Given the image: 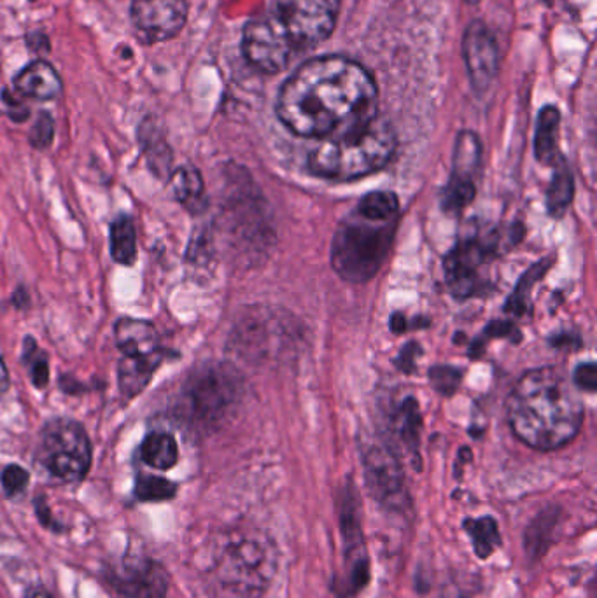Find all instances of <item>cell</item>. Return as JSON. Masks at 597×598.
Segmentation results:
<instances>
[{
  "label": "cell",
  "instance_id": "1",
  "mask_svg": "<svg viewBox=\"0 0 597 598\" xmlns=\"http://www.w3.org/2000/svg\"><path fill=\"white\" fill-rule=\"evenodd\" d=\"M379 91L370 72L345 56L303 63L282 84L277 116L305 139H333L377 118Z\"/></svg>",
  "mask_w": 597,
  "mask_h": 598
},
{
  "label": "cell",
  "instance_id": "2",
  "mask_svg": "<svg viewBox=\"0 0 597 598\" xmlns=\"http://www.w3.org/2000/svg\"><path fill=\"white\" fill-rule=\"evenodd\" d=\"M513 434L534 450H557L576 438L583 403L559 369H533L520 378L506 403Z\"/></svg>",
  "mask_w": 597,
  "mask_h": 598
},
{
  "label": "cell",
  "instance_id": "3",
  "mask_svg": "<svg viewBox=\"0 0 597 598\" xmlns=\"http://www.w3.org/2000/svg\"><path fill=\"white\" fill-rule=\"evenodd\" d=\"M398 223V196L391 191H373L363 196L333 235V270L351 284L372 280L391 251Z\"/></svg>",
  "mask_w": 597,
  "mask_h": 598
},
{
  "label": "cell",
  "instance_id": "4",
  "mask_svg": "<svg viewBox=\"0 0 597 598\" xmlns=\"http://www.w3.org/2000/svg\"><path fill=\"white\" fill-rule=\"evenodd\" d=\"M279 553L274 541L258 529H233L212 550L211 574L223 592L235 598H258L267 590Z\"/></svg>",
  "mask_w": 597,
  "mask_h": 598
},
{
  "label": "cell",
  "instance_id": "5",
  "mask_svg": "<svg viewBox=\"0 0 597 598\" xmlns=\"http://www.w3.org/2000/svg\"><path fill=\"white\" fill-rule=\"evenodd\" d=\"M244 397V376L230 362L200 364L184 380L176 417L188 431L211 434L225 424Z\"/></svg>",
  "mask_w": 597,
  "mask_h": 598
},
{
  "label": "cell",
  "instance_id": "6",
  "mask_svg": "<svg viewBox=\"0 0 597 598\" xmlns=\"http://www.w3.org/2000/svg\"><path fill=\"white\" fill-rule=\"evenodd\" d=\"M398 139L393 126L375 118L356 132L323 140L309 156L312 174L333 181H352L375 174L393 160Z\"/></svg>",
  "mask_w": 597,
  "mask_h": 598
},
{
  "label": "cell",
  "instance_id": "7",
  "mask_svg": "<svg viewBox=\"0 0 597 598\" xmlns=\"http://www.w3.org/2000/svg\"><path fill=\"white\" fill-rule=\"evenodd\" d=\"M34 460L51 480L64 485L81 483L92 469V441L78 420L50 418L39 432Z\"/></svg>",
  "mask_w": 597,
  "mask_h": 598
},
{
  "label": "cell",
  "instance_id": "8",
  "mask_svg": "<svg viewBox=\"0 0 597 598\" xmlns=\"http://www.w3.org/2000/svg\"><path fill=\"white\" fill-rule=\"evenodd\" d=\"M338 9L340 0H272L268 18L300 53L330 37L337 25Z\"/></svg>",
  "mask_w": 597,
  "mask_h": 598
},
{
  "label": "cell",
  "instance_id": "9",
  "mask_svg": "<svg viewBox=\"0 0 597 598\" xmlns=\"http://www.w3.org/2000/svg\"><path fill=\"white\" fill-rule=\"evenodd\" d=\"M338 508L340 536L344 544V569L340 576L333 579L331 588L338 598H352L363 592L372 579V564L361 523V501L352 483L342 490Z\"/></svg>",
  "mask_w": 597,
  "mask_h": 598
},
{
  "label": "cell",
  "instance_id": "10",
  "mask_svg": "<svg viewBox=\"0 0 597 598\" xmlns=\"http://www.w3.org/2000/svg\"><path fill=\"white\" fill-rule=\"evenodd\" d=\"M363 471L368 494L380 508L396 515H405L412 508L403 467L391 448L368 446L363 452Z\"/></svg>",
  "mask_w": 597,
  "mask_h": 598
},
{
  "label": "cell",
  "instance_id": "11",
  "mask_svg": "<svg viewBox=\"0 0 597 598\" xmlns=\"http://www.w3.org/2000/svg\"><path fill=\"white\" fill-rule=\"evenodd\" d=\"M100 578L120 598L169 597V571L155 558L125 555L118 564L106 565Z\"/></svg>",
  "mask_w": 597,
  "mask_h": 598
},
{
  "label": "cell",
  "instance_id": "12",
  "mask_svg": "<svg viewBox=\"0 0 597 598\" xmlns=\"http://www.w3.org/2000/svg\"><path fill=\"white\" fill-rule=\"evenodd\" d=\"M501 238L491 233L484 238H468L454 247L445 259V280L456 298H468L482 287V268L499 251Z\"/></svg>",
  "mask_w": 597,
  "mask_h": 598
},
{
  "label": "cell",
  "instance_id": "13",
  "mask_svg": "<svg viewBox=\"0 0 597 598\" xmlns=\"http://www.w3.org/2000/svg\"><path fill=\"white\" fill-rule=\"evenodd\" d=\"M242 51L247 62L265 74L282 72L296 55L288 39L268 16L247 23Z\"/></svg>",
  "mask_w": 597,
  "mask_h": 598
},
{
  "label": "cell",
  "instance_id": "14",
  "mask_svg": "<svg viewBox=\"0 0 597 598\" xmlns=\"http://www.w3.org/2000/svg\"><path fill=\"white\" fill-rule=\"evenodd\" d=\"M482 165V144L473 132L457 135L454 165L449 184L443 191V209L461 212L477 193V179Z\"/></svg>",
  "mask_w": 597,
  "mask_h": 598
},
{
  "label": "cell",
  "instance_id": "15",
  "mask_svg": "<svg viewBox=\"0 0 597 598\" xmlns=\"http://www.w3.org/2000/svg\"><path fill=\"white\" fill-rule=\"evenodd\" d=\"M130 20L141 41H170L186 25L188 4L186 0H134Z\"/></svg>",
  "mask_w": 597,
  "mask_h": 598
},
{
  "label": "cell",
  "instance_id": "16",
  "mask_svg": "<svg viewBox=\"0 0 597 598\" xmlns=\"http://www.w3.org/2000/svg\"><path fill=\"white\" fill-rule=\"evenodd\" d=\"M463 56L471 84L477 91H487L499 72V48L491 28L484 21H473L466 28Z\"/></svg>",
  "mask_w": 597,
  "mask_h": 598
},
{
  "label": "cell",
  "instance_id": "17",
  "mask_svg": "<svg viewBox=\"0 0 597 598\" xmlns=\"http://www.w3.org/2000/svg\"><path fill=\"white\" fill-rule=\"evenodd\" d=\"M177 354L169 348H160L155 354L121 355L118 361V389L125 399H135L148 389L149 383L162 368L163 362L169 361Z\"/></svg>",
  "mask_w": 597,
  "mask_h": 598
},
{
  "label": "cell",
  "instance_id": "18",
  "mask_svg": "<svg viewBox=\"0 0 597 598\" xmlns=\"http://www.w3.org/2000/svg\"><path fill=\"white\" fill-rule=\"evenodd\" d=\"M113 333L121 355L155 354L162 348L155 324L146 319L120 317L114 322Z\"/></svg>",
  "mask_w": 597,
  "mask_h": 598
},
{
  "label": "cell",
  "instance_id": "19",
  "mask_svg": "<svg viewBox=\"0 0 597 598\" xmlns=\"http://www.w3.org/2000/svg\"><path fill=\"white\" fill-rule=\"evenodd\" d=\"M139 144L151 174L158 177L160 181H169L174 154L155 119L148 118L142 121L139 126Z\"/></svg>",
  "mask_w": 597,
  "mask_h": 598
},
{
  "label": "cell",
  "instance_id": "20",
  "mask_svg": "<svg viewBox=\"0 0 597 598\" xmlns=\"http://www.w3.org/2000/svg\"><path fill=\"white\" fill-rule=\"evenodd\" d=\"M170 189L176 202L191 216H202L209 207L204 177L193 165H181L172 170L169 177Z\"/></svg>",
  "mask_w": 597,
  "mask_h": 598
},
{
  "label": "cell",
  "instance_id": "21",
  "mask_svg": "<svg viewBox=\"0 0 597 598\" xmlns=\"http://www.w3.org/2000/svg\"><path fill=\"white\" fill-rule=\"evenodd\" d=\"M15 88L23 97L34 100H53L60 97L64 84L58 76L57 70L44 60L29 63L25 69L15 77Z\"/></svg>",
  "mask_w": 597,
  "mask_h": 598
},
{
  "label": "cell",
  "instance_id": "22",
  "mask_svg": "<svg viewBox=\"0 0 597 598\" xmlns=\"http://www.w3.org/2000/svg\"><path fill=\"white\" fill-rule=\"evenodd\" d=\"M561 522L559 508H548L529 523L524 532V548L529 560H540L554 544L555 530Z\"/></svg>",
  "mask_w": 597,
  "mask_h": 598
},
{
  "label": "cell",
  "instance_id": "23",
  "mask_svg": "<svg viewBox=\"0 0 597 598\" xmlns=\"http://www.w3.org/2000/svg\"><path fill=\"white\" fill-rule=\"evenodd\" d=\"M559 123H561V114L554 105H547L541 109L538 116V125H536V135H534V153L536 158L543 165H554L555 161L561 158L559 153Z\"/></svg>",
  "mask_w": 597,
  "mask_h": 598
},
{
  "label": "cell",
  "instance_id": "24",
  "mask_svg": "<svg viewBox=\"0 0 597 598\" xmlns=\"http://www.w3.org/2000/svg\"><path fill=\"white\" fill-rule=\"evenodd\" d=\"M139 453L142 462L156 471H170L179 462V445L170 432H149L148 436L142 439Z\"/></svg>",
  "mask_w": 597,
  "mask_h": 598
},
{
  "label": "cell",
  "instance_id": "25",
  "mask_svg": "<svg viewBox=\"0 0 597 598\" xmlns=\"http://www.w3.org/2000/svg\"><path fill=\"white\" fill-rule=\"evenodd\" d=\"M109 251L114 263L132 266L137 261V231L130 214H120L109 226Z\"/></svg>",
  "mask_w": 597,
  "mask_h": 598
},
{
  "label": "cell",
  "instance_id": "26",
  "mask_svg": "<svg viewBox=\"0 0 597 598\" xmlns=\"http://www.w3.org/2000/svg\"><path fill=\"white\" fill-rule=\"evenodd\" d=\"M463 529L473 544V551L480 560L491 558L496 550L501 548L503 537L499 532L498 520L494 516H480V518H466Z\"/></svg>",
  "mask_w": 597,
  "mask_h": 598
},
{
  "label": "cell",
  "instance_id": "27",
  "mask_svg": "<svg viewBox=\"0 0 597 598\" xmlns=\"http://www.w3.org/2000/svg\"><path fill=\"white\" fill-rule=\"evenodd\" d=\"M552 167H554V177H552L550 188H548L547 207L552 216L562 217L573 200V191H575L573 175L562 156L555 161Z\"/></svg>",
  "mask_w": 597,
  "mask_h": 598
},
{
  "label": "cell",
  "instance_id": "28",
  "mask_svg": "<svg viewBox=\"0 0 597 598\" xmlns=\"http://www.w3.org/2000/svg\"><path fill=\"white\" fill-rule=\"evenodd\" d=\"M396 429H398V438L407 448L414 464L417 462V467L421 466V455H419L421 417H419V410H417V403L414 399H407L401 406L400 418L396 420Z\"/></svg>",
  "mask_w": 597,
  "mask_h": 598
},
{
  "label": "cell",
  "instance_id": "29",
  "mask_svg": "<svg viewBox=\"0 0 597 598\" xmlns=\"http://www.w3.org/2000/svg\"><path fill=\"white\" fill-rule=\"evenodd\" d=\"M22 362L29 373L30 382L37 390H44L50 385V359L34 336L23 338Z\"/></svg>",
  "mask_w": 597,
  "mask_h": 598
},
{
  "label": "cell",
  "instance_id": "30",
  "mask_svg": "<svg viewBox=\"0 0 597 598\" xmlns=\"http://www.w3.org/2000/svg\"><path fill=\"white\" fill-rule=\"evenodd\" d=\"M179 485L169 478L156 474H137L134 483L135 501L139 502H169L176 499Z\"/></svg>",
  "mask_w": 597,
  "mask_h": 598
},
{
  "label": "cell",
  "instance_id": "31",
  "mask_svg": "<svg viewBox=\"0 0 597 598\" xmlns=\"http://www.w3.org/2000/svg\"><path fill=\"white\" fill-rule=\"evenodd\" d=\"M552 265V259L547 261H540L538 265H534L529 272L520 279L517 284V289L513 291L512 296L506 301V312L515 313V315H524L527 312V301L531 296L534 284L547 273L548 268Z\"/></svg>",
  "mask_w": 597,
  "mask_h": 598
},
{
  "label": "cell",
  "instance_id": "32",
  "mask_svg": "<svg viewBox=\"0 0 597 598\" xmlns=\"http://www.w3.org/2000/svg\"><path fill=\"white\" fill-rule=\"evenodd\" d=\"M0 485L8 499H16L29 488L30 473L20 464H8L0 471Z\"/></svg>",
  "mask_w": 597,
  "mask_h": 598
},
{
  "label": "cell",
  "instance_id": "33",
  "mask_svg": "<svg viewBox=\"0 0 597 598\" xmlns=\"http://www.w3.org/2000/svg\"><path fill=\"white\" fill-rule=\"evenodd\" d=\"M55 139V119L50 112H41L30 128L29 142L34 149H48Z\"/></svg>",
  "mask_w": 597,
  "mask_h": 598
},
{
  "label": "cell",
  "instance_id": "34",
  "mask_svg": "<svg viewBox=\"0 0 597 598\" xmlns=\"http://www.w3.org/2000/svg\"><path fill=\"white\" fill-rule=\"evenodd\" d=\"M461 373L456 368H435L431 371V382L442 394L450 396L457 389Z\"/></svg>",
  "mask_w": 597,
  "mask_h": 598
},
{
  "label": "cell",
  "instance_id": "35",
  "mask_svg": "<svg viewBox=\"0 0 597 598\" xmlns=\"http://www.w3.org/2000/svg\"><path fill=\"white\" fill-rule=\"evenodd\" d=\"M34 511H36L37 520L43 525L44 529L51 530V532H64V527L55 520V516L51 513L50 504H48L44 495H37L34 499Z\"/></svg>",
  "mask_w": 597,
  "mask_h": 598
},
{
  "label": "cell",
  "instance_id": "36",
  "mask_svg": "<svg viewBox=\"0 0 597 598\" xmlns=\"http://www.w3.org/2000/svg\"><path fill=\"white\" fill-rule=\"evenodd\" d=\"M573 382H575L578 389L587 390V392H594L597 385V369L594 362H587V364H580L576 368L575 375H573Z\"/></svg>",
  "mask_w": 597,
  "mask_h": 598
},
{
  "label": "cell",
  "instance_id": "37",
  "mask_svg": "<svg viewBox=\"0 0 597 598\" xmlns=\"http://www.w3.org/2000/svg\"><path fill=\"white\" fill-rule=\"evenodd\" d=\"M4 102L8 104V114L9 118L16 121V123H25L27 119H29L30 111L22 104V102H18V100H13L11 95H9L8 90H4Z\"/></svg>",
  "mask_w": 597,
  "mask_h": 598
},
{
  "label": "cell",
  "instance_id": "38",
  "mask_svg": "<svg viewBox=\"0 0 597 598\" xmlns=\"http://www.w3.org/2000/svg\"><path fill=\"white\" fill-rule=\"evenodd\" d=\"M27 44L36 53L50 51V41H48V35L44 32H32V34L27 35Z\"/></svg>",
  "mask_w": 597,
  "mask_h": 598
},
{
  "label": "cell",
  "instance_id": "39",
  "mask_svg": "<svg viewBox=\"0 0 597 598\" xmlns=\"http://www.w3.org/2000/svg\"><path fill=\"white\" fill-rule=\"evenodd\" d=\"M11 303H13L16 310H27L30 306L29 291L23 286L18 287L15 293H13V296H11Z\"/></svg>",
  "mask_w": 597,
  "mask_h": 598
},
{
  "label": "cell",
  "instance_id": "40",
  "mask_svg": "<svg viewBox=\"0 0 597 598\" xmlns=\"http://www.w3.org/2000/svg\"><path fill=\"white\" fill-rule=\"evenodd\" d=\"M9 385H11V376H9L8 364L0 355V396L9 389Z\"/></svg>",
  "mask_w": 597,
  "mask_h": 598
},
{
  "label": "cell",
  "instance_id": "41",
  "mask_svg": "<svg viewBox=\"0 0 597 598\" xmlns=\"http://www.w3.org/2000/svg\"><path fill=\"white\" fill-rule=\"evenodd\" d=\"M25 598H53V595L43 586H32L25 593Z\"/></svg>",
  "mask_w": 597,
  "mask_h": 598
},
{
  "label": "cell",
  "instance_id": "42",
  "mask_svg": "<svg viewBox=\"0 0 597 598\" xmlns=\"http://www.w3.org/2000/svg\"><path fill=\"white\" fill-rule=\"evenodd\" d=\"M391 327H393L394 333H401V331H405V319H403V315H393V319H391Z\"/></svg>",
  "mask_w": 597,
  "mask_h": 598
},
{
  "label": "cell",
  "instance_id": "43",
  "mask_svg": "<svg viewBox=\"0 0 597 598\" xmlns=\"http://www.w3.org/2000/svg\"><path fill=\"white\" fill-rule=\"evenodd\" d=\"M470 2H478V0H470Z\"/></svg>",
  "mask_w": 597,
  "mask_h": 598
}]
</instances>
